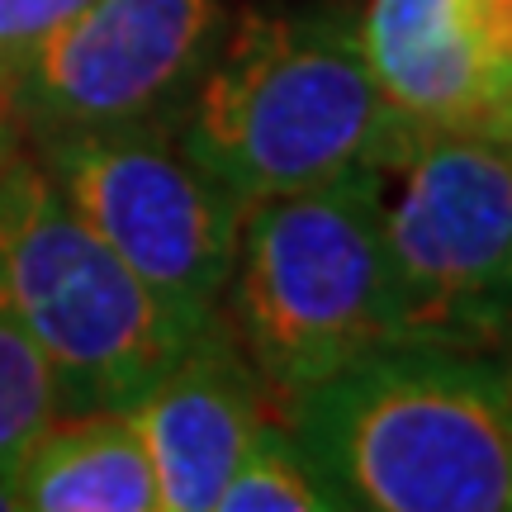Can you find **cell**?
Instances as JSON below:
<instances>
[{
  "label": "cell",
  "instance_id": "obj_15",
  "mask_svg": "<svg viewBox=\"0 0 512 512\" xmlns=\"http://www.w3.org/2000/svg\"><path fill=\"white\" fill-rule=\"evenodd\" d=\"M19 508V494H15V465H0V512Z\"/></svg>",
  "mask_w": 512,
  "mask_h": 512
},
{
  "label": "cell",
  "instance_id": "obj_1",
  "mask_svg": "<svg viewBox=\"0 0 512 512\" xmlns=\"http://www.w3.org/2000/svg\"><path fill=\"white\" fill-rule=\"evenodd\" d=\"M337 508L512 512V366L384 342L280 413Z\"/></svg>",
  "mask_w": 512,
  "mask_h": 512
},
{
  "label": "cell",
  "instance_id": "obj_7",
  "mask_svg": "<svg viewBox=\"0 0 512 512\" xmlns=\"http://www.w3.org/2000/svg\"><path fill=\"white\" fill-rule=\"evenodd\" d=\"M223 29V0H86L15 72L10 124L43 143L181 119Z\"/></svg>",
  "mask_w": 512,
  "mask_h": 512
},
{
  "label": "cell",
  "instance_id": "obj_18",
  "mask_svg": "<svg viewBox=\"0 0 512 512\" xmlns=\"http://www.w3.org/2000/svg\"><path fill=\"white\" fill-rule=\"evenodd\" d=\"M475 5H484V0H475Z\"/></svg>",
  "mask_w": 512,
  "mask_h": 512
},
{
  "label": "cell",
  "instance_id": "obj_11",
  "mask_svg": "<svg viewBox=\"0 0 512 512\" xmlns=\"http://www.w3.org/2000/svg\"><path fill=\"white\" fill-rule=\"evenodd\" d=\"M337 508L323 479L313 475L309 456L299 451L285 418H266L247 441L242 460L223 484L214 512H318Z\"/></svg>",
  "mask_w": 512,
  "mask_h": 512
},
{
  "label": "cell",
  "instance_id": "obj_16",
  "mask_svg": "<svg viewBox=\"0 0 512 512\" xmlns=\"http://www.w3.org/2000/svg\"><path fill=\"white\" fill-rule=\"evenodd\" d=\"M15 152V124L10 128H0V166H5V157Z\"/></svg>",
  "mask_w": 512,
  "mask_h": 512
},
{
  "label": "cell",
  "instance_id": "obj_19",
  "mask_svg": "<svg viewBox=\"0 0 512 512\" xmlns=\"http://www.w3.org/2000/svg\"><path fill=\"white\" fill-rule=\"evenodd\" d=\"M508 366H512V356H508Z\"/></svg>",
  "mask_w": 512,
  "mask_h": 512
},
{
  "label": "cell",
  "instance_id": "obj_4",
  "mask_svg": "<svg viewBox=\"0 0 512 512\" xmlns=\"http://www.w3.org/2000/svg\"><path fill=\"white\" fill-rule=\"evenodd\" d=\"M0 309L43 351L62 413L133 408L200 332L152 299L19 147L0 166Z\"/></svg>",
  "mask_w": 512,
  "mask_h": 512
},
{
  "label": "cell",
  "instance_id": "obj_6",
  "mask_svg": "<svg viewBox=\"0 0 512 512\" xmlns=\"http://www.w3.org/2000/svg\"><path fill=\"white\" fill-rule=\"evenodd\" d=\"M384 195L403 342L512 356V138H432Z\"/></svg>",
  "mask_w": 512,
  "mask_h": 512
},
{
  "label": "cell",
  "instance_id": "obj_12",
  "mask_svg": "<svg viewBox=\"0 0 512 512\" xmlns=\"http://www.w3.org/2000/svg\"><path fill=\"white\" fill-rule=\"evenodd\" d=\"M62 413V394L43 351L0 309V465H19L24 446Z\"/></svg>",
  "mask_w": 512,
  "mask_h": 512
},
{
  "label": "cell",
  "instance_id": "obj_17",
  "mask_svg": "<svg viewBox=\"0 0 512 512\" xmlns=\"http://www.w3.org/2000/svg\"><path fill=\"white\" fill-rule=\"evenodd\" d=\"M0 128H10V91L0 86Z\"/></svg>",
  "mask_w": 512,
  "mask_h": 512
},
{
  "label": "cell",
  "instance_id": "obj_10",
  "mask_svg": "<svg viewBox=\"0 0 512 512\" xmlns=\"http://www.w3.org/2000/svg\"><path fill=\"white\" fill-rule=\"evenodd\" d=\"M19 508L157 512V475L128 408L57 413L15 465Z\"/></svg>",
  "mask_w": 512,
  "mask_h": 512
},
{
  "label": "cell",
  "instance_id": "obj_8",
  "mask_svg": "<svg viewBox=\"0 0 512 512\" xmlns=\"http://www.w3.org/2000/svg\"><path fill=\"white\" fill-rule=\"evenodd\" d=\"M356 38L403 157L432 138H512V57L475 0H366Z\"/></svg>",
  "mask_w": 512,
  "mask_h": 512
},
{
  "label": "cell",
  "instance_id": "obj_5",
  "mask_svg": "<svg viewBox=\"0 0 512 512\" xmlns=\"http://www.w3.org/2000/svg\"><path fill=\"white\" fill-rule=\"evenodd\" d=\"M38 166L181 328H204L238 256L247 200L185 147L181 119L43 138Z\"/></svg>",
  "mask_w": 512,
  "mask_h": 512
},
{
  "label": "cell",
  "instance_id": "obj_14",
  "mask_svg": "<svg viewBox=\"0 0 512 512\" xmlns=\"http://www.w3.org/2000/svg\"><path fill=\"white\" fill-rule=\"evenodd\" d=\"M479 15H484V24H489L494 43L512 57V0H484V5H479Z\"/></svg>",
  "mask_w": 512,
  "mask_h": 512
},
{
  "label": "cell",
  "instance_id": "obj_2",
  "mask_svg": "<svg viewBox=\"0 0 512 512\" xmlns=\"http://www.w3.org/2000/svg\"><path fill=\"white\" fill-rule=\"evenodd\" d=\"M181 138L247 204L403 162L342 10L238 15L185 105Z\"/></svg>",
  "mask_w": 512,
  "mask_h": 512
},
{
  "label": "cell",
  "instance_id": "obj_13",
  "mask_svg": "<svg viewBox=\"0 0 512 512\" xmlns=\"http://www.w3.org/2000/svg\"><path fill=\"white\" fill-rule=\"evenodd\" d=\"M81 5L86 0H0V86L5 91L19 67L29 62V53Z\"/></svg>",
  "mask_w": 512,
  "mask_h": 512
},
{
  "label": "cell",
  "instance_id": "obj_3",
  "mask_svg": "<svg viewBox=\"0 0 512 512\" xmlns=\"http://www.w3.org/2000/svg\"><path fill=\"white\" fill-rule=\"evenodd\" d=\"M219 313L275 413L356 356L403 342L380 166L247 204Z\"/></svg>",
  "mask_w": 512,
  "mask_h": 512
},
{
  "label": "cell",
  "instance_id": "obj_9",
  "mask_svg": "<svg viewBox=\"0 0 512 512\" xmlns=\"http://www.w3.org/2000/svg\"><path fill=\"white\" fill-rule=\"evenodd\" d=\"M128 413L143 432L162 512H209L256 427L280 418L219 309Z\"/></svg>",
  "mask_w": 512,
  "mask_h": 512
}]
</instances>
